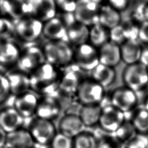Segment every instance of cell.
Returning a JSON list of instances; mask_svg holds the SVG:
<instances>
[{
  "instance_id": "6da1fadb",
  "label": "cell",
  "mask_w": 148,
  "mask_h": 148,
  "mask_svg": "<svg viewBox=\"0 0 148 148\" xmlns=\"http://www.w3.org/2000/svg\"><path fill=\"white\" fill-rule=\"evenodd\" d=\"M30 90L42 96H50L58 90V73L56 66L45 62L29 74Z\"/></svg>"
},
{
  "instance_id": "7a4b0ae2",
  "label": "cell",
  "mask_w": 148,
  "mask_h": 148,
  "mask_svg": "<svg viewBox=\"0 0 148 148\" xmlns=\"http://www.w3.org/2000/svg\"><path fill=\"white\" fill-rule=\"evenodd\" d=\"M42 48L46 62L55 66L68 64L74 56L72 48L65 41L47 40Z\"/></svg>"
},
{
  "instance_id": "3957f363",
  "label": "cell",
  "mask_w": 148,
  "mask_h": 148,
  "mask_svg": "<svg viewBox=\"0 0 148 148\" xmlns=\"http://www.w3.org/2000/svg\"><path fill=\"white\" fill-rule=\"evenodd\" d=\"M14 23L16 35L26 43H33L42 35L43 23L33 16L24 17Z\"/></svg>"
},
{
  "instance_id": "277c9868",
  "label": "cell",
  "mask_w": 148,
  "mask_h": 148,
  "mask_svg": "<svg viewBox=\"0 0 148 148\" xmlns=\"http://www.w3.org/2000/svg\"><path fill=\"white\" fill-rule=\"evenodd\" d=\"M123 80L126 87L135 92L142 90L148 83L147 66L140 62L128 65L124 71Z\"/></svg>"
},
{
  "instance_id": "5b68a950",
  "label": "cell",
  "mask_w": 148,
  "mask_h": 148,
  "mask_svg": "<svg viewBox=\"0 0 148 148\" xmlns=\"http://www.w3.org/2000/svg\"><path fill=\"white\" fill-rule=\"evenodd\" d=\"M45 61L42 48L31 45L21 51L17 65L18 69L29 74Z\"/></svg>"
},
{
  "instance_id": "8992f818",
  "label": "cell",
  "mask_w": 148,
  "mask_h": 148,
  "mask_svg": "<svg viewBox=\"0 0 148 148\" xmlns=\"http://www.w3.org/2000/svg\"><path fill=\"white\" fill-rule=\"evenodd\" d=\"M127 120L125 113L110 104L102 107L98 125L103 131L112 134Z\"/></svg>"
},
{
  "instance_id": "52a82bcc",
  "label": "cell",
  "mask_w": 148,
  "mask_h": 148,
  "mask_svg": "<svg viewBox=\"0 0 148 148\" xmlns=\"http://www.w3.org/2000/svg\"><path fill=\"white\" fill-rule=\"evenodd\" d=\"M60 18L66 26L68 41L77 46L87 43L89 39L88 27L77 22L73 13H63Z\"/></svg>"
},
{
  "instance_id": "ba28073f",
  "label": "cell",
  "mask_w": 148,
  "mask_h": 148,
  "mask_svg": "<svg viewBox=\"0 0 148 148\" xmlns=\"http://www.w3.org/2000/svg\"><path fill=\"white\" fill-rule=\"evenodd\" d=\"M76 94L82 105H99L105 91L104 87L94 80H86L80 83Z\"/></svg>"
},
{
  "instance_id": "9c48e42d",
  "label": "cell",
  "mask_w": 148,
  "mask_h": 148,
  "mask_svg": "<svg viewBox=\"0 0 148 148\" xmlns=\"http://www.w3.org/2000/svg\"><path fill=\"white\" fill-rule=\"evenodd\" d=\"M28 131L35 143L42 146L50 144L57 134L51 121L38 117L31 122Z\"/></svg>"
},
{
  "instance_id": "30bf717a",
  "label": "cell",
  "mask_w": 148,
  "mask_h": 148,
  "mask_svg": "<svg viewBox=\"0 0 148 148\" xmlns=\"http://www.w3.org/2000/svg\"><path fill=\"white\" fill-rule=\"evenodd\" d=\"M99 10L98 4L91 0H77L73 14L77 22L91 27L99 23Z\"/></svg>"
},
{
  "instance_id": "8fae6325",
  "label": "cell",
  "mask_w": 148,
  "mask_h": 148,
  "mask_svg": "<svg viewBox=\"0 0 148 148\" xmlns=\"http://www.w3.org/2000/svg\"><path fill=\"white\" fill-rule=\"evenodd\" d=\"M73 57L78 66L83 70L92 71L99 64L98 51L87 43L78 46Z\"/></svg>"
},
{
  "instance_id": "7c38bea8",
  "label": "cell",
  "mask_w": 148,
  "mask_h": 148,
  "mask_svg": "<svg viewBox=\"0 0 148 148\" xmlns=\"http://www.w3.org/2000/svg\"><path fill=\"white\" fill-rule=\"evenodd\" d=\"M137 102L136 92L127 87L115 90L110 97V104L126 114L135 108Z\"/></svg>"
},
{
  "instance_id": "4fadbf2b",
  "label": "cell",
  "mask_w": 148,
  "mask_h": 148,
  "mask_svg": "<svg viewBox=\"0 0 148 148\" xmlns=\"http://www.w3.org/2000/svg\"><path fill=\"white\" fill-rule=\"evenodd\" d=\"M36 93L31 90L14 97L13 107L25 119L35 114L39 102Z\"/></svg>"
},
{
  "instance_id": "5bb4252c",
  "label": "cell",
  "mask_w": 148,
  "mask_h": 148,
  "mask_svg": "<svg viewBox=\"0 0 148 148\" xmlns=\"http://www.w3.org/2000/svg\"><path fill=\"white\" fill-rule=\"evenodd\" d=\"M58 132L73 139L87 128L77 114H65L58 123Z\"/></svg>"
},
{
  "instance_id": "9a60e30c",
  "label": "cell",
  "mask_w": 148,
  "mask_h": 148,
  "mask_svg": "<svg viewBox=\"0 0 148 148\" xmlns=\"http://www.w3.org/2000/svg\"><path fill=\"white\" fill-rule=\"evenodd\" d=\"M42 35L47 40L68 41L66 26L57 16L43 23Z\"/></svg>"
},
{
  "instance_id": "2e32d148",
  "label": "cell",
  "mask_w": 148,
  "mask_h": 148,
  "mask_svg": "<svg viewBox=\"0 0 148 148\" xmlns=\"http://www.w3.org/2000/svg\"><path fill=\"white\" fill-rule=\"evenodd\" d=\"M24 119L13 106H8L0 110V125L7 134L22 128Z\"/></svg>"
},
{
  "instance_id": "e0dca14e",
  "label": "cell",
  "mask_w": 148,
  "mask_h": 148,
  "mask_svg": "<svg viewBox=\"0 0 148 148\" xmlns=\"http://www.w3.org/2000/svg\"><path fill=\"white\" fill-rule=\"evenodd\" d=\"M61 106L53 96H42L39 99L35 114L38 118L51 121L59 114Z\"/></svg>"
},
{
  "instance_id": "ac0fdd59",
  "label": "cell",
  "mask_w": 148,
  "mask_h": 148,
  "mask_svg": "<svg viewBox=\"0 0 148 148\" xmlns=\"http://www.w3.org/2000/svg\"><path fill=\"white\" fill-rule=\"evenodd\" d=\"M8 80L10 93L15 96L30 90L29 74L17 69L5 73Z\"/></svg>"
},
{
  "instance_id": "d6986e66",
  "label": "cell",
  "mask_w": 148,
  "mask_h": 148,
  "mask_svg": "<svg viewBox=\"0 0 148 148\" xmlns=\"http://www.w3.org/2000/svg\"><path fill=\"white\" fill-rule=\"evenodd\" d=\"M32 16L43 23L57 16V6L54 0H30Z\"/></svg>"
},
{
  "instance_id": "ffe728a7",
  "label": "cell",
  "mask_w": 148,
  "mask_h": 148,
  "mask_svg": "<svg viewBox=\"0 0 148 148\" xmlns=\"http://www.w3.org/2000/svg\"><path fill=\"white\" fill-rule=\"evenodd\" d=\"M35 143L28 130L21 128L7 134L5 147L33 148Z\"/></svg>"
},
{
  "instance_id": "44dd1931",
  "label": "cell",
  "mask_w": 148,
  "mask_h": 148,
  "mask_svg": "<svg viewBox=\"0 0 148 148\" xmlns=\"http://www.w3.org/2000/svg\"><path fill=\"white\" fill-rule=\"evenodd\" d=\"M98 54L99 63L110 67L117 65L121 60L120 46L111 41L99 47Z\"/></svg>"
},
{
  "instance_id": "7402d4cb",
  "label": "cell",
  "mask_w": 148,
  "mask_h": 148,
  "mask_svg": "<svg viewBox=\"0 0 148 148\" xmlns=\"http://www.w3.org/2000/svg\"><path fill=\"white\" fill-rule=\"evenodd\" d=\"M21 51L13 42L4 41L0 43V65L4 68L17 64Z\"/></svg>"
},
{
  "instance_id": "603a6c76",
  "label": "cell",
  "mask_w": 148,
  "mask_h": 148,
  "mask_svg": "<svg viewBox=\"0 0 148 148\" xmlns=\"http://www.w3.org/2000/svg\"><path fill=\"white\" fill-rule=\"evenodd\" d=\"M120 47L121 60L124 62L131 65L139 62L143 50L136 40H127Z\"/></svg>"
},
{
  "instance_id": "cb8c5ba5",
  "label": "cell",
  "mask_w": 148,
  "mask_h": 148,
  "mask_svg": "<svg viewBox=\"0 0 148 148\" xmlns=\"http://www.w3.org/2000/svg\"><path fill=\"white\" fill-rule=\"evenodd\" d=\"M102 108L99 105H82L77 115L86 128L98 125Z\"/></svg>"
},
{
  "instance_id": "d4e9b609",
  "label": "cell",
  "mask_w": 148,
  "mask_h": 148,
  "mask_svg": "<svg viewBox=\"0 0 148 148\" xmlns=\"http://www.w3.org/2000/svg\"><path fill=\"white\" fill-rule=\"evenodd\" d=\"M98 20L100 24L111 29L120 24L121 16L118 10L109 5H105L99 8Z\"/></svg>"
},
{
  "instance_id": "484cf974",
  "label": "cell",
  "mask_w": 148,
  "mask_h": 148,
  "mask_svg": "<svg viewBox=\"0 0 148 148\" xmlns=\"http://www.w3.org/2000/svg\"><path fill=\"white\" fill-rule=\"evenodd\" d=\"M79 84L77 74L72 71H67L60 80L57 92L62 95H70L77 92Z\"/></svg>"
},
{
  "instance_id": "4316f807",
  "label": "cell",
  "mask_w": 148,
  "mask_h": 148,
  "mask_svg": "<svg viewBox=\"0 0 148 148\" xmlns=\"http://www.w3.org/2000/svg\"><path fill=\"white\" fill-rule=\"evenodd\" d=\"M92 76L93 80L105 87L111 84L116 76L113 67L99 64L93 70Z\"/></svg>"
},
{
  "instance_id": "83f0119b",
  "label": "cell",
  "mask_w": 148,
  "mask_h": 148,
  "mask_svg": "<svg viewBox=\"0 0 148 148\" xmlns=\"http://www.w3.org/2000/svg\"><path fill=\"white\" fill-rule=\"evenodd\" d=\"M12 12L11 20L16 21L21 18L32 16V5L30 0H10Z\"/></svg>"
},
{
  "instance_id": "f1b7e54d",
  "label": "cell",
  "mask_w": 148,
  "mask_h": 148,
  "mask_svg": "<svg viewBox=\"0 0 148 148\" xmlns=\"http://www.w3.org/2000/svg\"><path fill=\"white\" fill-rule=\"evenodd\" d=\"M109 33L107 28L99 23L91 27L89 29V39L90 44L95 47H101L108 42Z\"/></svg>"
},
{
  "instance_id": "f546056e",
  "label": "cell",
  "mask_w": 148,
  "mask_h": 148,
  "mask_svg": "<svg viewBox=\"0 0 148 148\" xmlns=\"http://www.w3.org/2000/svg\"><path fill=\"white\" fill-rule=\"evenodd\" d=\"M130 121L137 134L144 135L148 134V110L145 108L136 110Z\"/></svg>"
},
{
  "instance_id": "4dcf8cb0",
  "label": "cell",
  "mask_w": 148,
  "mask_h": 148,
  "mask_svg": "<svg viewBox=\"0 0 148 148\" xmlns=\"http://www.w3.org/2000/svg\"><path fill=\"white\" fill-rule=\"evenodd\" d=\"M137 134L131 121L127 120L113 134V138L119 143L124 145Z\"/></svg>"
},
{
  "instance_id": "1f68e13d",
  "label": "cell",
  "mask_w": 148,
  "mask_h": 148,
  "mask_svg": "<svg viewBox=\"0 0 148 148\" xmlns=\"http://www.w3.org/2000/svg\"><path fill=\"white\" fill-rule=\"evenodd\" d=\"M98 144L95 136L86 131L73 139V148H98Z\"/></svg>"
},
{
  "instance_id": "d6a6232c",
  "label": "cell",
  "mask_w": 148,
  "mask_h": 148,
  "mask_svg": "<svg viewBox=\"0 0 148 148\" xmlns=\"http://www.w3.org/2000/svg\"><path fill=\"white\" fill-rule=\"evenodd\" d=\"M14 35V21L9 18L0 16V42L9 41Z\"/></svg>"
},
{
  "instance_id": "836d02e7",
  "label": "cell",
  "mask_w": 148,
  "mask_h": 148,
  "mask_svg": "<svg viewBox=\"0 0 148 148\" xmlns=\"http://www.w3.org/2000/svg\"><path fill=\"white\" fill-rule=\"evenodd\" d=\"M50 144L51 148H73V139L58 132Z\"/></svg>"
},
{
  "instance_id": "e575fe53",
  "label": "cell",
  "mask_w": 148,
  "mask_h": 148,
  "mask_svg": "<svg viewBox=\"0 0 148 148\" xmlns=\"http://www.w3.org/2000/svg\"><path fill=\"white\" fill-rule=\"evenodd\" d=\"M109 38L111 42L118 45L124 43L126 40V37L123 25L119 24L112 28L109 32Z\"/></svg>"
},
{
  "instance_id": "d590c367",
  "label": "cell",
  "mask_w": 148,
  "mask_h": 148,
  "mask_svg": "<svg viewBox=\"0 0 148 148\" xmlns=\"http://www.w3.org/2000/svg\"><path fill=\"white\" fill-rule=\"evenodd\" d=\"M124 146V148H148V138L137 134Z\"/></svg>"
},
{
  "instance_id": "8d00e7d4",
  "label": "cell",
  "mask_w": 148,
  "mask_h": 148,
  "mask_svg": "<svg viewBox=\"0 0 148 148\" xmlns=\"http://www.w3.org/2000/svg\"><path fill=\"white\" fill-rule=\"evenodd\" d=\"M57 9L64 13H73L76 7L77 0H54Z\"/></svg>"
},
{
  "instance_id": "74e56055",
  "label": "cell",
  "mask_w": 148,
  "mask_h": 148,
  "mask_svg": "<svg viewBox=\"0 0 148 148\" xmlns=\"http://www.w3.org/2000/svg\"><path fill=\"white\" fill-rule=\"evenodd\" d=\"M8 80L5 74L0 73V103L3 102L10 94Z\"/></svg>"
},
{
  "instance_id": "f35d334b",
  "label": "cell",
  "mask_w": 148,
  "mask_h": 148,
  "mask_svg": "<svg viewBox=\"0 0 148 148\" xmlns=\"http://www.w3.org/2000/svg\"><path fill=\"white\" fill-rule=\"evenodd\" d=\"M11 3L10 0H0V15L11 19Z\"/></svg>"
},
{
  "instance_id": "ab89813d",
  "label": "cell",
  "mask_w": 148,
  "mask_h": 148,
  "mask_svg": "<svg viewBox=\"0 0 148 148\" xmlns=\"http://www.w3.org/2000/svg\"><path fill=\"white\" fill-rule=\"evenodd\" d=\"M139 38L145 43H148V21L145 20L142 23L138 32Z\"/></svg>"
},
{
  "instance_id": "60d3db41",
  "label": "cell",
  "mask_w": 148,
  "mask_h": 148,
  "mask_svg": "<svg viewBox=\"0 0 148 148\" xmlns=\"http://www.w3.org/2000/svg\"><path fill=\"white\" fill-rule=\"evenodd\" d=\"M109 5L117 10H122L125 9L127 5L128 0H109Z\"/></svg>"
},
{
  "instance_id": "b9f144b4",
  "label": "cell",
  "mask_w": 148,
  "mask_h": 148,
  "mask_svg": "<svg viewBox=\"0 0 148 148\" xmlns=\"http://www.w3.org/2000/svg\"><path fill=\"white\" fill-rule=\"evenodd\" d=\"M117 142L116 140L114 143H110L109 142H104L102 143L98 144V148H124V145Z\"/></svg>"
},
{
  "instance_id": "7bdbcfd3",
  "label": "cell",
  "mask_w": 148,
  "mask_h": 148,
  "mask_svg": "<svg viewBox=\"0 0 148 148\" xmlns=\"http://www.w3.org/2000/svg\"><path fill=\"white\" fill-rule=\"evenodd\" d=\"M7 133L0 125V148L4 147L6 142Z\"/></svg>"
},
{
  "instance_id": "ee69618b",
  "label": "cell",
  "mask_w": 148,
  "mask_h": 148,
  "mask_svg": "<svg viewBox=\"0 0 148 148\" xmlns=\"http://www.w3.org/2000/svg\"><path fill=\"white\" fill-rule=\"evenodd\" d=\"M145 20L148 21V3L146 4L145 9Z\"/></svg>"
},
{
  "instance_id": "f6af8a7d",
  "label": "cell",
  "mask_w": 148,
  "mask_h": 148,
  "mask_svg": "<svg viewBox=\"0 0 148 148\" xmlns=\"http://www.w3.org/2000/svg\"><path fill=\"white\" fill-rule=\"evenodd\" d=\"M143 108H145L146 109H147L148 110V96L147 97V98H146V99L145 101Z\"/></svg>"
},
{
  "instance_id": "bcb514c9",
  "label": "cell",
  "mask_w": 148,
  "mask_h": 148,
  "mask_svg": "<svg viewBox=\"0 0 148 148\" xmlns=\"http://www.w3.org/2000/svg\"><path fill=\"white\" fill-rule=\"evenodd\" d=\"M91 1L99 5L100 3H101V2H102V1H103L104 0H91Z\"/></svg>"
},
{
  "instance_id": "7dc6e473",
  "label": "cell",
  "mask_w": 148,
  "mask_h": 148,
  "mask_svg": "<svg viewBox=\"0 0 148 148\" xmlns=\"http://www.w3.org/2000/svg\"><path fill=\"white\" fill-rule=\"evenodd\" d=\"M140 3H144V4H147V3H148V0H138Z\"/></svg>"
},
{
  "instance_id": "c3c4849f",
  "label": "cell",
  "mask_w": 148,
  "mask_h": 148,
  "mask_svg": "<svg viewBox=\"0 0 148 148\" xmlns=\"http://www.w3.org/2000/svg\"><path fill=\"white\" fill-rule=\"evenodd\" d=\"M33 148H38V147H35V146H34Z\"/></svg>"
},
{
  "instance_id": "681fc988",
  "label": "cell",
  "mask_w": 148,
  "mask_h": 148,
  "mask_svg": "<svg viewBox=\"0 0 148 148\" xmlns=\"http://www.w3.org/2000/svg\"><path fill=\"white\" fill-rule=\"evenodd\" d=\"M2 148H6V147H2Z\"/></svg>"
},
{
  "instance_id": "f907efd6",
  "label": "cell",
  "mask_w": 148,
  "mask_h": 148,
  "mask_svg": "<svg viewBox=\"0 0 148 148\" xmlns=\"http://www.w3.org/2000/svg\"><path fill=\"white\" fill-rule=\"evenodd\" d=\"M147 69H148V66H147Z\"/></svg>"
},
{
  "instance_id": "816d5d0a",
  "label": "cell",
  "mask_w": 148,
  "mask_h": 148,
  "mask_svg": "<svg viewBox=\"0 0 148 148\" xmlns=\"http://www.w3.org/2000/svg\"><path fill=\"white\" fill-rule=\"evenodd\" d=\"M1 42H0V43H1Z\"/></svg>"
}]
</instances>
